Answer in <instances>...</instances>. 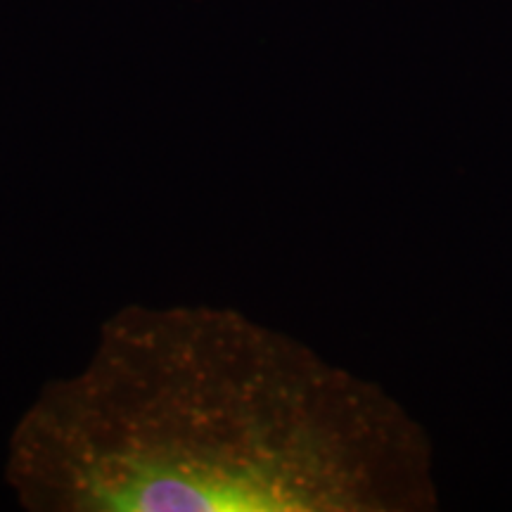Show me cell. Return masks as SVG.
Segmentation results:
<instances>
[{
	"instance_id": "obj_1",
	"label": "cell",
	"mask_w": 512,
	"mask_h": 512,
	"mask_svg": "<svg viewBox=\"0 0 512 512\" xmlns=\"http://www.w3.org/2000/svg\"><path fill=\"white\" fill-rule=\"evenodd\" d=\"M29 512H432L430 432L380 382L233 306L128 304L12 425Z\"/></svg>"
}]
</instances>
